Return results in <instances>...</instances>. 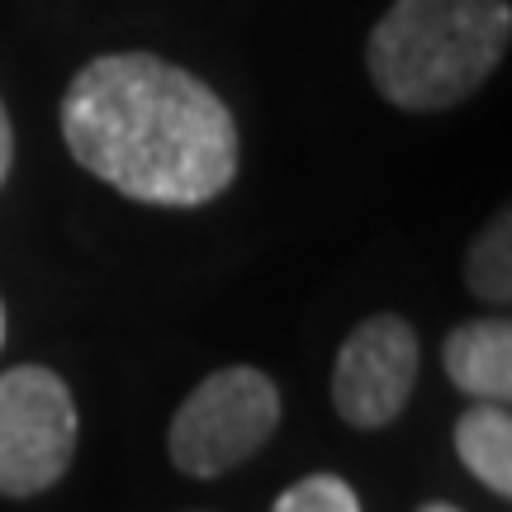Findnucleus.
Wrapping results in <instances>:
<instances>
[{
	"label": "nucleus",
	"mask_w": 512,
	"mask_h": 512,
	"mask_svg": "<svg viewBox=\"0 0 512 512\" xmlns=\"http://www.w3.org/2000/svg\"><path fill=\"white\" fill-rule=\"evenodd\" d=\"M67 152L119 195L195 209L238 176V124L200 76L152 53L86 62L62 95Z\"/></svg>",
	"instance_id": "f257e3e1"
},
{
	"label": "nucleus",
	"mask_w": 512,
	"mask_h": 512,
	"mask_svg": "<svg viewBox=\"0 0 512 512\" xmlns=\"http://www.w3.org/2000/svg\"><path fill=\"white\" fill-rule=\"evenodd\" d=\"M508 38V0H394L370 29V81L399 110H451L489 81Z\"/></svg>",
	"instance_id": "f03ea898"
},
{
	"label": "nucleus",
	"mask_w": 512,
	"mask_h": 512,
	"mask_svg": "<svg viewBox=\"0 0 512 512\" xmlns=\"http://www.w3.org/2000/svg\"><path fill=\"white\" fill-rule=\"evenodd\" d=\"M280 422V389L252 366L204 375L171 418V460L190 479H219L252 460Z\"/></svg>",
	"instance_id": "7ed1b4c3"
},
{
	"label": "nucleus",
	"mask_w": 512,
	"mask_h": 512,
	"mask_svg": "<svg viewBox=\"0 0 512 512\" xmlns=\"http://www.w3.org/2000/svg\"><path fill=\"white\" fill-rule=\"evenodd\" d=\"M76 403L48 366H15L0 375V494L34 498L72 470Z\"/></svg>",
	"instance_id": "20e7f679"
},
{
	"label": "nucleus",
	"mask_w": 512,
	"mask_h": 512,
	"mask_svg": "<svg viewBox=\"0 0 512 512\" xmlns=\"http://www.w3.org/2000/svg\"><path fill=\"white\" fill-rule=\"evenodd\" d=\"M418 384V332L399 313L356 323L332 366V408L361 432H380L399 418Z\"/></svg>",
	"instance_id": "39448f33"
},
{
	"label": "nucleus",
	"mask_w": 512,
	"mask_h": 512,
	"mask_svg": "<svg viewBox=\"0 0 512 512\" xmlns=\"http://www.w3.org/2000/svg\"><path fill=\"white\" fill-rule=\"evenodd\" d=\"M446 375L460 394L479 403H508L512 394V323L508 318H475L460 323L441 347Z\"/></svg>",
	"instance_id": "423d86ee"
},
{
	"label": "nucleus",
	"mask_w": 512,
	"mask_h": 512,
	"mask_svg": "<svg viewBox=\"0 0 512 512\" xmlns=\"http://www.w3.org/2000/svg\"><path fill=\"white\" fill-rule=\"evenodd\" d=\"M456 456L484 489H494L498 498L512 494V418H508V403H475L470 413H460Z\"/></svg>",
	"instance_id": "0eeeda50"
},
{
	"label": "nucleus",
	"mask_w": 512,
	"mask_h": 512,
	"mask_svg": "<svg viewBox=\"0 0 512 512\" xmlns=\"http://www.w3.org/2000/svg\"><path fill=\"white\" fill-rule=\"evenodd\" d=\"M465 280H470V290H475L479 299L508 304V294H512V228H508V214H498V219L475 238L470 261H465Z\"/></svg>",
	"instance_id": "6e6552de"
},
{
	"label": "nucleus",
	"mask_w": 512,
	"mask_h": 512,
	"mask_svg": "<svg viewBox=\"0 0 512 512\" xmlns=\"http://www.w3.org/2000/svg\"><path fill=\"white\" fill-rule=\"evenodd\" d=\"M271 512H361V498H356V489H351L347 479L309 475L275 498Z\"/></svg>",
	"instance_id": "1a4fd4ad"
},
{
	"label": "nucleus",
	"mask_w": 512,
	"mask_h": 512,
	"mask_svg": "<svg viewBox=\"0 0 512 512\" xmlns=\"http://www.w3.org/2000/svg\"><path fill=\"white\" fill-rule=\"evenodd\" d=\"M10 157H15V133H10V114L0 105V185L10 176Z\"/></svg>",
	"instance_id": "9d476101"
},
{
	"label": "nucleus",
	"mask_w": 512,
	"mask_h": 512,
	"mask_svg": "<svg viewBox=\"0 0 512 512\" xmlns=\"http://www.w3.org/2000/svg\"><path fill=\"white\" fill-rule=\"evenodd\" d=\"M418 512H465V508H456V503H422Z\"/></svg>",
	"instance_id": "9b49d317"
},
{
	"label": "nucleus",
	"mask_w": 512,
	"mask_h": 512,
	"mask_svg": "<svg viewBox=\"0 0 512 512\" xmlns=\"http://www.w3.org/2000/svg\"><path fill=\"white\" fill-rule=\"evenodd\" d=\"M0 342H5V304H0Z\"/></svg>",
	"instance_id": "f8f14e48"
}]
</instances>
